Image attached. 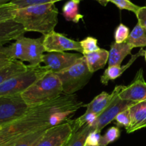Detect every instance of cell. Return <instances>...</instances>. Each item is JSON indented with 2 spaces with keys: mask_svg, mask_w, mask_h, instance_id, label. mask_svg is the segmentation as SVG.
<instances>
[{
  "mask_svg": "<svg viewBox=\"0 0 146 146\" xmlns=\"http://www.w3.org/2000/svg\"><path fill=\"white\" fill-rule=\"evenodd\" d=\"M1 50L12 60H18L22 62L27 61L25 52V36L16 40L9 46H1Z\"/></svg>",
  "mask_w": 146,
  "mask_h": 146,
  "instance_id": "19",
  "label": "cell"
},
{
  "mask_svg": "<svg viewBox=\"0 0 146 146\" xmlns=\"http://www.w3.org/2000/svg\"><path fill=\"white\" fill-rule=\"evenodd\" d=\"M43 44L45 51L48 53L65 52L66 51L83 53L80 41H74L54 31L43 36Z\"/></svg>",
  "mask_w": 146,
  "mask_h": 146,
  "instance_id": "9",
  "label": "cell"
},
{
  "mask_svg": "<svg viewBox=\"0 0 146 146\" xmlns=\"http://www.w3.org/2000/svg\"><path fill=\"white\" fill-rule=\"evenodd\" d=\"M121 131L117 126H112L108 129L104 135H102L98 146H107L110 143L115 142L119 138Z\"/></svg>",
  "mask_w": 146,
  "mask_h": 146,
  "instance_id": "27",
  "label": "cell"
},
{
  "mask_svg": "<svg viewBox=\"0 0 146 146\" xmlns=\"http://www.w3.org/2000/svg\"><path fill=\"white\" fill-rule=\"evenodd\" d=\"M110 2L115 4L119 9L128 10L136 14L141 7L133 3L131 0H110Z\"/></svg>",
  "mask_w": 146,
  "mask_h": 146,
  "instance_id": "32",
  "label": "cell"
},
{
  "mask_svg": "<svg viewBox=\"0 0 146 146\" xmlns=\"http://www.w3.org/2000/svg\"><path fill=\"white\" fill-rule=\"evenodd\" d=\"M92 131L90 125H86L74 133L66 146H84L88 134Z\"/></svg>",
  "mask_w": 146,
  "mask_h": 146,
  "instance_id": "24",
  "label": "cell"
},
{
  "mask_svg": "<svg viewBox=\"0 0 146 146\" xmlns=\"http://www.w3.org/2000/svg\"><path fill=\"white\" fill-rule=\"evenodd\" d=\"M1 46H0V68H3L5 66L8 65L9 63H11V61H14V60L11 59L4 51L1 50Z\"/></svg>",
  "mask_w": 146,
  "mask_h": 146,
  "instance_id": "36",
  "label": "cell"
},
{
  "mask_svg": "<svg viewBox=\"0 0 146 146\" xmlns=\"http://www.w3.org/2000/svg\"><path fill=\"white\" fill-rule=\"evenodd\" d=\"M74 134L72 120L50 127L36 146H66Z\"/></svg>",
  "mask_w": 146,
  "mask_h": 146,
  "instance_id": "8",
  "label": "cell"
},
{
  "mask_svg": "<svg viewBox=\"0 0 146 146\" xmlns=\"http://www.w3.org/2000/svg\"><path fill=\"white\" fill-rule=\"evenodd\" d=\"M125 86H117L113 91V96L108 104V107L100 114L94 125L91 126L92 131L101 132L107 125L115 121V118L120 113L125 111L135 103L128 101H124L120 98L119 94L123 89ZM137 104V103H136Z\"/></svg>",
  "mask_w": 146,
  "mask_h": 146,
  "instance_id": "7",
  "label": "cell"
},
{
  "mask_svg": "<svg viewBox=\"0 0 146 146\" xmlns=\"http://www.w3.org/2000/svg\"><path fill=\"white\" fill-rule=\"evenodd\" d=\"M28 65L18 60H14L8 65L0 68V85L11 77L26 71Z\"/></svg>",
  "mask_w": 146,
  "mask_h": 146,
  "instance_id": "20",
  "label": "cell"
},
{
  "mask_svg": "<svg viewBox=\"0 0 146 146\" xmlns=\"http://www.w3.org/2000/svg\"><path fill=\"white\" fill-rule=\"evenodd\" d=\"M81 0H68L62 8V14L64 18L69 21L78 23L84 18V16L79 13L78 6Z\"/></svg>",
  "mask_w": 146,
  "mask_h": 146,
  "instance_id": "22",
  "label": "cell"
},
{
  "mask_svg": "<svg viewBox=\"0 0 146 146\" xmlns=\"http://www.w3.org/2000/svg\"><path fill=\"white\" fill-rule=\"evenodd\" d=\"M50 71L46 66L28 65L27 71L11 77L0 85V96L21 94Z\"/></svg>",
  "mask_w": 146,
  "mask_h": 146,
  "instance_id": "4",
  "label": "cell"
},
{
  "mask_svg": "<svg viewBox=\"0 0 146 146\" xmlns=\"http://www.w3.org/2000/svg\"><path fill=\"white\" fill-rule=\"evenodd\" d=\"M145 61H146V50H145Z\"/></svg>",
  "mask_w": 146,
  "mask_h": 146,
  "instance_id": "39",
  "label": "cell"
},
{
  "mask_svg": "<svg viewBox=\"0 0 146 146\" xmlns=\"http://www.w3.org/2000/svg\"><path fill=\"white\" fill-rule=\"evenodd\" d=\"M56 74L61 81L63 93L73 95L88 84L93 73L88 69L85 57L83 56L74 65Z\"/></svg>",
  "mask_w": 146,
  "mask_h": 146,
  "instance_id": "5",
  "label": "cell"
},
{
  "mask_svg": "<svg viewBox=\"0 0 146 146\" xmlns=\"http://www.w3.org/2000/svg\"><path fill=\"white\" fill-rule=\"evenodd\" d=\"M75 94L62 95L40 105L34 106L22 118L0 129V146H14L26 134L45 125H50L48 120L54 113L65 110H76L83 107Z\"/></svg>",
  "mask_w": 146,
  "mask_h": 146,
  "instance_id": "1",
  "label": "cell"
},
{
  "mask_svg": "<svg viewBox=\"0 0 146 146\" xmlns=\"http://www.w3.org/2000/svg\"><path fill=\"white\" fill-rule=\"evenodd\" d=\"M1 126H0V129H1Z\"/></svg>",
  "mask_w": 146,
  "mask_h": 146,
  "instance_id": "40",
  "label": "cell"
},
{
  "mask_svg": "<svg viewBox=\"0 0 146 146\" xmlns=\"http://www.w3.org/2000/svg\"><path fill=\"white\" fill-rule=\"evenodd\" d=\"M98 116V115L97 114L93 112H85V113L80 116L79 118H76L74 121L72 120L74 133L76 132L86 125L92 126L96 121Z\"/></svg>",
  "mask_w": 146,
  "mask_h": 146,
  "instance_id": "25",
  "label": "cell"
},
{
  "mask_svg": "<svg viewBox=\"0 0 146 146\" xmlns=\"http://www.w3.org/2000/svg\"><path fill=\"white\" fill-rule=\"evenodd\" d=\"M82 56L80 54L51 52L44 54L43 63L51 72L56 74L74 65Z\"/></svg>",
  "mask_w": 146,
  "mask_h": 146,
  "instance_id": "10",
  "label": "cell"
},
{
  "mask_svg": "<svg viewBox=\"0 0 146 146\" xmlns=\"http://www.w3.org/2000/svg\"><path fill=\"white\" fill-rule=\"evenodd\" d=\"M83 50V55L95 52L100 49L98 45V40L92 36H88L80 41Z\"/></svg>",
  "mask_w": 146,
  "mask_h": 146,
  "instance_id": "28",
  "label": "cell"
},
{
  "mask_svg": "<svg viewBox=\"0 0 146 146\" xmlns=\"http://www.w3.org/2000/svg\"><path fill=\"white\" fill-rule=\"evenodd\" d=\"M25 29L23 26L13 19L0 23V46L7 43L24 36Z\"/></svg>",
  "mask_w": 146,
  "mask_h": 146,
  "instance_id": "13",
  "label": "cell"
},
{
  "mask_svg": "<svg viewBox=\"0 0 146 146\" xmlns=\"http://www.w3.org/2000/svg\"><path fill=\"white\" fill-rule=\"evenodd\" d=\"M96 1H98L100 4H101L104 7H106L108 4V3L110 2V0H96Z\"/></svg>",
  "mask_w": 146,
  "mask_h": 146,
  "instance_id": "37",
  "label": "cell"
},
{
  "mask_svg": "<svg viewBox=\"0 0 146 146\" xmlns=\"http://www.w3.org/2000/svg\"><path fill=\"white\" fill-rule=\"evenodd\" d=\"M126 43L133 48L146 46V29L138 23L130 33Z\"/></svg>",
  "mask_w": 146,
  "mask_h": 146,
  "instance_id": "23",
  "label": "cell"
},
{
  "mask_svg": "<svg viewBox=\"0 0 146 146\" xmlns=\"http://www.w3.org/2000/svg\"><path fill=\"white\" fill-rule=\"evenodd\" d=\"M30 106L21 94L0 96V126H6L22 118L30 111Z\"/></svg>",
  "mask_w": 146,
  "mask_h": 146,
  "instance_id": "6",
  "label": "cell"
},
{
  "mask_svg": "<svg viewBox=\"0 0 146 146\" xmlns=\"http://www.w3.org/2000/svg\"><path fill=\"white\" fill-rule=\"evenodd\" d=\"M44 51L43 37L38 38L25 37L26 60L29 62V65L34 66L41 65V63H43Z\"/></svg>",
  "mask_w": 146,
  "mask_h": 146,
  "instance_id": "12",
  "label": "cell"
},
{
  "mask_svg": "<svg viewBox=\"0 0 146 146\" xmlns=\"http://www.w3.org/2000/svg\"><path fill=\"white\" fill-rule=\"evenodd\" d=\"M145 51H144L143 48H141L137 54L132 55L130 61L123 66H121V65H114L109 66L104 71V74L101 77V82L104 85H107L110 81H113L121 76L125 70L128 69L130 66L133 64V63L137 59L139 56H145Z\"/></svg>",
  "mask_w": 146,
  "mask_h": 146,
  "instance_id": "15",
  "label": "cell"
},
{
  "mask_svg": "<svg viewBox=\"0 0 146 146\" xmlns=\"http://www.w3.org/2000/svg\"><path fill=\"white\" fill-rule=\"evenodd\" d=\"M17 9V6L11 2L0 6V23L13 19Z\"/></svg>",
  "mask_w": 146,
  "mask_h": 146,
  "instance_id": "29",
  "label": "cell"
},
{
  "mask_svg": "<svg viewBox=\"0 0 146 146\" xmlns=\"http://www.w3.org/2000/svg\"><path fill=\"white\" fill-rule=\"evenodd\" d=\"M113 96V92L110 94L104 91L96 96L88 104L83 105V107L86 108V112H93L99 115L108 107V104L112 100Z\"/></svg>",
  "mask_w": 146,
  "mask_h": 146,
  "instance_id": "18",
  "label": "cell"
},
{
  "mask_svg": "<svg viewBox=\"0 0 146 146\" xmlns=\"http://www.w3.org/2000/svg\"><path fill=\"white\" fill-rule=\"evenodd\" d=\"M117 127L118 128H125V129L129 127L131 124V117H130L129 108L125 111L120 113L115 118Z\"/></svg>",
  "mask_w": 146,
  "mask_h": 146,
  "instance_id": "33",
  "label": "cell"
},
{
  "mask_svg": "<svg viewBox=\"0 0 146 146\" xmlns=\"http://www.w3.org/2000/svg\"><path fill=\"white\" fill-rule=\"evenodd\" d=\"M59 1L62 0H12L11 2L17 6V9H23L31 6L55 3Z\"/></svg>",
  "mask_w": 146,
  "mask_h": 146,
  "instance_id": "30",
  "label": "cell"
},
{
  "mask_svg": "<svg viewBox=\"0 0 146 146\" xmlns=\"http://www.w3.org/2000/svg\"><path fill=\"white\" fill-rule=\"evenodd\" d=\"M11 1H12V0H0V6L8 4V3L11 2Z\"/></svg>",
  "mask_w": 146,
  "mask_h": 146,
  "instance_id": "38",
  "label": "cell"
},
{
  "mask_svg": "<svg viewBox=\"0 0 146 146\" xmlns=\"http://www.w3.org/2000/svg\"><path fill=\"white\" fill-rule=\"evenodd\" d=\"M130 35V30L127 26L123 24H120L115 29L114 33L115 42L117 44H122L126 42Z\"/></svg>",
  "mask_w": 146,
  "mask_h": 146,
  "instance_id": "31",
  "label": "cell"
},
{
  "mask_svg": "<svg viewBox=\"0 0 146 146\" xmlns=\"http://www.w3.org/2000/svg\"><path fill=\"white\" fill-rule=\"evenodd\" d=\"M132 50V47L126 42L122 44H117L115 42L111 44L109 51L108 66L121 65L124 58L131 54Z\"/></svg>",
  "mask_w": 146,
  "mask_h": 146,
  "instance_id": "17",
  "label": "cell"
},
{
  "mask_svg": "<svg viewBox=\"0 0 146 146\" xmlns=\"http://www.w3.org/2000/svg\"><path fill=\"white\" fill-rule=\"evenodd\" d=\"M63 93L62 85L58 76L51 71L38 80L21 94L30 106L40 105L58 98Z\"/></svg>",
  "mask_w": 146,
  "mask_h": 146,
  "instance_id": "3",
  "label": "cell"
},
{
  "mask_svg": "<svg viewBox=\"0 0 146 146\" xmlns=\"http://www.w3.org/2000/svg\"><path fill=\"white\" fill-rule=\"evenodd\" d=\"M135 15L138 19V24H141L145 29H146V6L141 7Z\"/></svg>",
  "mask_w": 146,
  "mask_h": 146,
  "instance_id": "35",
  "label": "cell"
},
{
  "mask_svg": "<svg viewBox=\"0 0 146 146\" xmlns=\"http://www.w3.org/2000/svg\"><path fill=\"white\" fill-rule=\"evenodd\" d=\"M58 11L55 3L17 9L14 19L26 31L39 32L45 36L54 31L58 24Z\"/></svg>",
  "mask_w": 146,
  "mask_h": 146,
  "instance_id": "2",
  "label": "cell"
},
{
  "mask_svg": "<svg viewBox=\"0 0 146 146\" xmlns=\"http://www.w3.org/2000/svg\"><path fill=\"white\" fill-rule=\"evenodd\" d=\"M85 57L87 66L91 73L104 68L108 62L109 51L104 48H100L95 52L83 55Z\"/></svg>",
  "mask_w": 146,
  "mask_h": 146,
  "instance_id": "16",
  "label": "cell"
},
{
  "mask_svg": "<svg viewBox=\"0 0 146 146\" xmlns=\"http://www.w3.org/2000/svg\"><path fill=\"white\" fill-rule=\"evenodd\" d=\"M119 97L124 101L135 104L146 100V82L144 79L143 68L138 70L134 80L129 85L124 86L120 93Z\"/></svg>",
  "mask_w": 146,
  "mask_h": 146,
  "instance_id": "11",
  "label": "cell"
},
{
  "mask_svg": "<svg viewBox=\"0 0 146 146\" xmlns=\"http://www.w3.org/2000/svg\"><path fill=\"white\" fill-rule=\"evenodd\" d=\"M101 132L92 131L87 136L84 146H98L101 141Z\"/></svg>",
  "mask_w": 146,
  "mask_h": 146,
  "instance_id": "34",
  "label": "cell"
},
{
  "mask_svg": "<svg viewBox=\"0 0 146 146\" xmlns=\"http://www.w3.org/2000/svg\"><path fill=\"white\" fill-rule=\"evenodd\" d=\"M76 111V110H65L54 113L50 116L48 124L51 127L60 125L68 121Z\"/></svg>",
  "mask_w": 146,
  "mask_h": 146,
  "instance_id": "26",
  "label": "cell"
},
{
  "mask_svg": "<svg viewBox=\"0 0 146 146\" xmlns=\"http://www.w3.org/2000/svg\"><path fill=\"white\" fill-rule=\"evenodd\" d=\"M50 125H45L33 131L20 138L14 146H36Z\"/></svg>",
  "mask_w": 146,
  "mask_h": 146,
  "instance_id": "21",
  "label": "cell"
},
{
  "mask_svg": "<svg viewBox=\"0 0 146 146\" xmlns=\"http://www.w3.org/2000/svg\"><path fill=\"white\" fill-rule=\"evenodd\" d=\"M129 112L131 124L125 129L128 133L146 128V100L137 103L130 107Z\"/></svg>",
  "mask_w": 146,
  "mask_h": 146,
  "instance_id": "14",
  "label": "cell"
}]
</instances>
